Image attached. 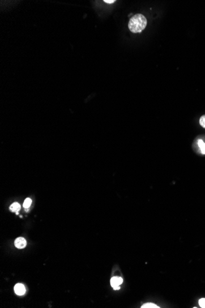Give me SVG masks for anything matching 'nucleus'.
<instances>
[{"label": "nucleus", "instance_id": "obj_1", "mask_svg": "<svg viewBox=\"0 0 205 308\" xmlns=\"http://www.w3.org/2000/svg\"><path fill=\"white\" fill-rule=\"evenodd\" d=\"M147 19L141 14H137L131 17L128 22V28L133 33H141L147 25Z\"/></svg>", "mask_w": 205, "mask_h": 308}, {"label": "nucleus", "instance_id": "obj_2", "mask_svg": "<svg viewBox=\"0 0 205 308\" xmlns=\"http://www.w3.org/2000/svg\"><path fill=\"white\" fill-rule=\"evenodd\" d=\"M14 244H15V246L17 248L22 249L26 247L27 242H26V240L24 238L20 237L16 239L15 242H14Z\"/></svg>", "mask_w": 205, "mask_h": 308}, {"label": "nucleus", "instance_id": "obj_3", "mask_svg": "<svg viewBox=\"0 0 205 308\" xmlns=\"http://www.w3.org/2000/svg\"><path fill=\"white\" fill-rule=\"evenodd\" d=\"M14 291H15L17 295L21 296L25 294L26 290L25 288V286L23 284H17L14 286Z\"/></svg>", "mask_w": 205, "mask_h": 308}, {"label": "nucleus", "instance_id": "obj_4", "mask_svg": "<svg viewBox=\"0 0 205 308\" xmlns=\"http://www.w3.org/2000/svg\"><path fill=\"white\" fill-rule=\"evenodd\" d=\"M123 282V279L120 277H114L111 279V285L113 287L119 286Z\"/></svg>", "mask_w": 205, "mask_h": 308}, {"label": "nucleus", "instance_id": "obj_5", "mask_svg": "<svg viewBox=\"0 0 205 308\" xmlns=\"http://www.w3.org/2000/svg\"><path fill=\"white\" fill-rule=\"evenodd\" d=\"M197 145L200 150L201 153L205 154V143L203 141V140L200 139L198 140Z\"/></svg>", "mask_w": 205, "mask_h": 308}, {"label": "nucleus", "instance_id": "obj_6", "mask_svg": "<svg viewBox=\"0 0 205 308\" xmlns=\"http://www.w3.org/2000/svg\"><path fill=\"white\" fill-rule=\"evenodd\" d=\"M20 209V205L17 202H14L10 206V210L12 212H18Z\"/></svg>", "mask_w": 205, "mask_h": 308}, {"label": "nucleus", "instance_id": "obj_7", "mask_svg": "<svg viewBox=\"0 0 205 308\" xmlns=\"http://www.w3.org/2000/svg\"><path fill=\"white\" fill-rule=\"evenodd\" d=\"M32 199H31L30 198H27V199L25 200V201H24V204H23L24 208H25V209H28L29 207H30V205H31V204H32Z\"/></svg>", "mask_w": 205, "mask_h": 308}, {"label": "nucleus", "instance_id": "obj_8", "mask_svg": "<svg viewBox=\"0 0 205 308\" xmlns=\"http://www.w3.org/2000/svg\"><path fill=\"white\" fill-rule=\"evenodd\" d=\"M142 308H159L160 307L153 303H146L141 306Z\"/></svg>", "mask_w": 205, "mask_h": 308}, {"label": "nucleus", "instance_id": "obj_9", "mask_svg": "<svg viewBox=\"0 0 205 308\" xmlns=\"http://www.w3.org/2000/svg\"><path fill=\"white\" fill-rule=\"evenodd\" d=\"M200 124L205 129V115H203L200 119Z\"/></svg>", "mask_w": 205, "mask_h": 308}, {"label": "nucleus", "instance_id": "obj_10", "mask_svg": "<svg viewBox=\"0 0 205 308\" xmlns=\"http://www.w3.org/2000/svg\"><path fill=\"white\" fill-rule=\"evenodd\" d=\"M199 304L200 307L205 308V298H202L199 300Z\"/></svg>", "mask_w": 205, "mask_h": 308}, {"label": "nucleus", "instance_id": "obj_11", "mask_svg": "<svg viewBox=\"0 0 205 308\" xmlns=\"http://www.w3.org/2000/svg\"><path fill=\"white\" fill-rule=\"evenodd\" d=\"M103 1L108 4H112V3H114V2H115V0H104Z\"/></svg>", "mask_w": 205, "mask_h": 308}, {"label": "nucleus", "instance_id": "obj_12", "mask_svg": "<svg viewBox=\"0 0 205 308\" xmlns=\"http://www.w3.org/2000/svg\"><path fill=\"white\" fill-rule=\"evenodd\" d=\"M120 289V287L119 286H115V287H113V289L116 290H119Z\"/></svg>", "mask_w": 205, "mask_h": 308}]
</instances>
